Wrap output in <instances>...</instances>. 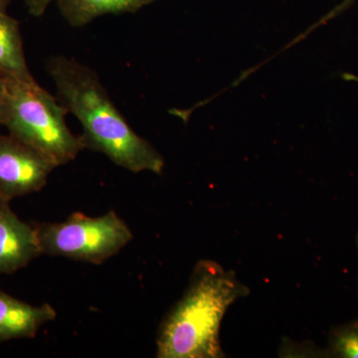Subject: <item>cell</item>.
<instances>
[{
	"label": "cell",
	"instance_id": "cell-7",
	"mask_svg": "<svg viewBox=\"0 0 358 358\" xmlns=\"http://www.w3.org/2000/svg\"><path fill=\"white\" fill-rule=\"evenodd\" d=\"M57 317L50 303L34 306L0 289V343L33 338L40 329Z\"/></svg>",
	"mask_w": 358,
	"mask_h": 358
},
{
	"label": "cell",
	"instance_id": "cell-15",
	"mask_svg": "<svg viewBox=\"0 0 358 358\" xmlns=\"http://www.w3.org/2000/svg\"><path fill=\"white\" fill-rule=\"evenodd\" d=\"M357 244H358V239H357Z\"/></svg>",
	"mask_w": 358,
	"mask_h": 358
},
{
	"label": "cell",
	"instance_id": "cell-2",
	"mask_svg": "<svg viewBox=\"0 0 358 358\" xmlns=\"http://www.w3.org/2000/svg\"><path fill=\"white\" fill-rule=\"evenodd\" d=\"M247 294L248 289L233 273L212 261H200L182 298L160 324L157 357H222L221 322L228 308Z\"/></svg>",
	"mask_w": 358,
	"mask_h": 358
},
{
	"label": "cell",
	"instance_id": "cell-14",
	"mask_svg": "<svg viewBox=\"0 0 358 358\" xmlns=\"http://www.w3.org/2000/svg\"><path fill=\"white\" fill-rule=\"evenodd\" d=\"M11 0H0V8L6 9L7 10V7L10 4Z\"/></svg>",
	"mask_w": 358,
	"mask_h": 358
},
{
	"label": "cell",
	"instance_id": "cell-13",
	"mask_svg": "<svg viewBox=\"0 0 358 358\" xmlns=\"http://www.w3.org/2000/svg\"><path fill=\"white\" fill-rule=\"evenodd\" d=\"M8 99V80L0 72V126H3Z\"/></svg>",
	"mask_w": 358,
	"mask_h": 358
},
{
	"label": "cell",
	"instance_id": "cell-11",
	"mask_svg": "<svg viewBox=\"0 0 358 358\" xmlns=\"http://www.w3.org/2000/svg\"><path fill=\"white\" fill-rule=\"evenodd\" d=\"M355 1H357V0H343L341 3L338 4V6L336 7H334V8L331 9L329 13H327L326 15L322 16V17L320 18L317 22H315V24L310 26V27H308L305 32L301 33V35H299L296 39L293 40L291 43L287 45V46L280 52L287 50V49H289V47L294 46V44L299 43L301 40L305 39L308 34H310L313 30L317 29V28L320 27L322 25L327 24V22H329V21L338 17V16L341 15V13H345V11L348 10L350 6H352V4L355 3Z\"/></svg>",
	"mask_w": 358,
	"mask_h": 358
},
{
	"label": "cell",
	"instance_id": "cell-5",
	"mask_svg": "<svg viewBox=\"0 0 358 358\" xmlns=\"http://www.w3.org/2000/svg\"><path fill=\"white\" fill-rule=\"evenodd\" d=\"M57 166L43 155L0 134V200L10 202L43 189Z\"/></svg>",
	"mask_w": 358,
	"mask_h": 358
},
{
	"label": "cell",
	"instance_id": "cell-6",
	"mask_svg": "<svg viewBox=\"0 0 358 358\" xmlns=\"http://www.w3.org/2000/svg\"><path fill=\"white\" fill-rule=\"evenodd\" d=\"M41 255L36 227L0 200V275L13 274Z\"/></svg>",
	"mask_w": 358,
	"mask_h": 358
},
{
	"label": "cell",
	"instance_id": "cell-1",
	"mask_svg": "<svg viewBox=\"0 0 358 358\" xmlns=\"http://www.w3.org/2000/svg\"><path fill=\"white\" fill-rule=\"evenodd\" d=\"M46 70L58 100L81 124L85 150L105 155L131 173L162 174L164 157L129 126L95 71L65 56L49 58Z\"/></svg>",
	"mask_w": 358,
	"mask_h": 358
},
{
	"label": "cell",
	"instance_id": "cell-10",
	"mask_svg": "<svg viewBox=\"0 0 358 358\" xmlns=\"http://www.w3.org/2000/svg\"><path fill=\"white\" fill-rule=\"evenodd\" d=\"M329 357L358 358V322L333 329L329 339Z\"/></svg>",
	"mask_w": 358,
	"mask_h": 358
},
{
	"label": "cell",
	"instance_id": "cell-8",
	"mask_svg": "<svg viewBox=\"0 0 358 358\" xmlns=\"http://www.w3.org/2000/svg\"><path fill=\"white\" fill-rule=\"evenodd\" d=\"M155 0H58L61 15L72 27H83L101 16L136 13Z\"/></svg>",
	"mask_w": 358,
	"mask_h": 358
},
{
	"label": "cell",
	"instance_id": "cell-12",
	"mask_svg": "<svg viewBox=\"0 0 358 358\" xmlns=\"http://www.w3.org/2000/svg\"><path fill=\"white\" fill-rule=\"evenodd\" d=\"M58 0H24L26 7H27L28 13L31 14L34 17H41L46 13L48 7L53 2H57Z\"/></svg>",
	"mask_w": 358,
	"mask_h": 358
},
{
	"label": "cell",
	"instance_id": "cell-3",
	"mask_svg": "<svg viewBox=\"0 0 358 358\" xmlns=\"http://www.w3.org/2000/svg\"><path fill=\"white\" fill-rule=\"evenodd\" d=\"M8 80V99L3 127L8 134L34 148L56 166L69 164L84 150L80 136L71 131L69 114L58 98L36 80Z\"/></svg>",
	"mask_w": 358,
	"mask_h": 358
},
{
	"label": "cell",
	"instance_id": "cell-9",
	"mask_svg": "<svg viewBox=\"0 0 358 358\" xmlns=\"http://www.w3.org/2000/svg\"><path fill=\"white\" fill-rule=\"evenodd\" d=\"M0 72L9 79L32 81L24 52L20 24L0 8Z\"/></svg>",
	"mask_w": 358,
	"mask_h": 358
},
{
	"label": "cell",
	"instance_id": "cell-4",
	"mask_svg": "<svg viewBox=\"0 0 358 358\" xmlns=\"http://www.w3.org/2000/svg\"><path fill=\"white\" fill-rule=\"evenodd\" d=\"M42 255L101 265L134 239L128 224L115 211L98 217L75 212L62 222L38 224Z\"/></svg>",
	"mask_w": 358,
	"mask_h": 358
}]
</instances>
